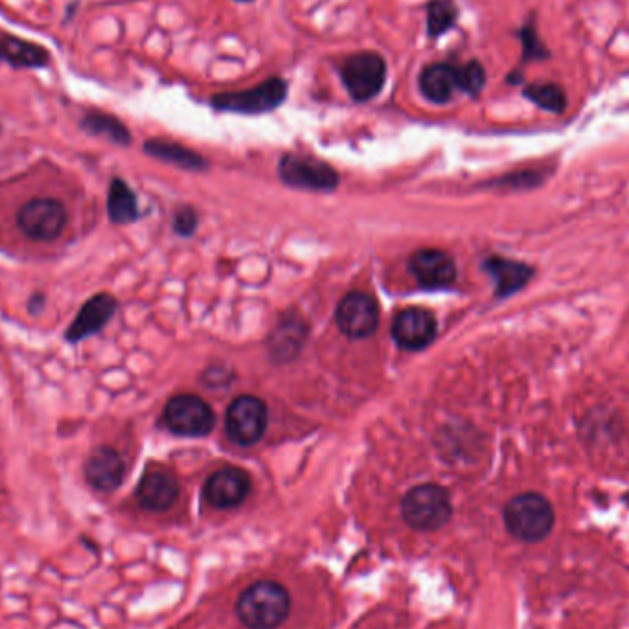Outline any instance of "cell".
Returning a JSON list of instances; mask_svg holds the SVG:
<instances>
[{
    "label": "cell",
    "instance_id": "1",
    "mask_svg": "<svg viewBox=\"0 0 629 629\" xmlns=\"http://www.w3.org/2000/svg\"><path fill=\"white\" fill-rule=\"evenodd\" d=\"M289 593L276 582H258L241 593L236 613L251 629H275L289 613Z\"/></svg>",
    "mask_w": 629,
    "mask_h": 629
},
{
    "label": "cell",
    "instance_id": "2",
    "mask_svg": "<svg viewBox=\"0 0 629 629\" xmlns=\"http://www.w3.org/2000/svg\"><path fill=\"white\" fill-rule=\"evenodd\" d=\"M554 508L539 493H521L504 508V525L519 541L538 543L554 528Z\"/></svg>",
    "mask_w": 629,
    "mask_h": 629
},
{
    "label": "cell",
    "instance_id": "3",
    "mask_svg": "<svg viewBox=\"0 0 629 629\" xmlns=\"http://www.w3.org/2000/svg\"><path fill=\"white\" fill-rule=\"evenodd\" d=\"M387 61L374 50L348 54L339 63V76L344 89L355 103L372 102L387 83Z\"/></svg>",
    "mask_w": 629,
    "mask_h": 629
},
{
    "label": "cell",
    "instance_id": "4",
    "mask_svg": "<svg viewBox=\"0 0 629 629\" xmlns=\"http://www.w3.org/2000/svg\"><path fill=\"white\" fill-rule=\"evenodd\" d=\"M289 83L280 76H271L245 91L218 92L210 96V105L221 113L236 115H265L286 103Z\"/></svg>",
    "mask_w": 629,
    "mask_h": 629
},
{
    "label": "cell",
    "instance_id": "5",
    "mask_svg": "<svg viewBox=\"0 0 629 629\" xmlns=\"http://www.w3.org/2000/svg\"><path fill=\"white\" fill-rule=\"evenodd\" d=\"M451 501L442 486L422 484L412 488L401 501V514L416 530H438L451 517Z\"/></svg>",
    "mask_w": 629,
    "mask_h": 629
},
{
    "label": "cell",
    "instance_id": "6",
    "mask_svg": "<svg viewBox=\"0 0 629 629\" xmlns=\"http://www.w3.org/2000/svg\"><path fill=\"white\" fill-rule=\"evenodd\" d=\"M69 214L58 199L37 197L24 203L17 212V225L24 236L34 241H54L67 229Z\"/></svg>",
    "mask_w": 629,
    "mask_h": 629
},
{
    "label": "cell",
    "instance_id": "7",
    "mask_svg": "<svg viewBox=\"0 0 629 629\" xmlns=\"http://www.w3.org/2000/svg\"><path fill=\"white\" fill-rule=\"evenodd\" d=\"M164 422L175 435L205 436L212 431L216 418L205 400L194 394H181L168 401Z\"/></svg>",
    "mask_w": 629,
    "mask_h": 629
},
{
    "label": "cell",
    "instance_id": "8",
    "mask_svg": "<svg viewBox=\"0 0 629 629\" xmlns=\"http://www.w3.org/2000/svg\"><path fill=\"white\" fill-rule=\"evenodd\" d=\"M284 183L302 190L328 192L339 184V175L330 164L297 153H287L278 164Z\"/></svg>",
    "mask_w": 629,
    "mask_h": 629
},
{
    "label": "cell",
    "instance_id": "9",
    "mask_svg": "<svg viewBox=\"0 0 629 629\" xmlns=\"http://www.w3.org/2000/svg\"><path fill=\"white\" fill-rule=\"evenodd\" d=\"M267 407L254 396H240L227 411V435L238 446H252L265 433Z\"/></svg>",
    "mask_w": 629,
    "mask_h": 629
},
{
    "label": "cell",
    "instance_id": "10",
    "mask_svg": "<svg viewBox=\"0 0 629 629\" xmlns=\"http://www.w3.org/2000/svg\"><path fill=\"white\" fill-rule=\"evenodd\" d=\"M335 319L344 335L352 339H365L378 328V304L370 295L354 291L341 300Z\"/></svg>",
    "mask_w": 629,
    "mask_h": 629
},
{
    "label": "cell",
    "instance_id": "11",
    "mask_svg": "<svg viewBox=\"0 0 629 629\" xmlns=\"http://www.w3.org/2000/svg\"><path fill=\"white\" fill-rule=\"evenodd\" d=\"M251 492V477L240 468H223L212 473L205 484V499L216 508H234Z\"/></svg>",
    "mask_w": 629,
    "mask_h": 629
},
{
    "label": "cell",
    "instance_id": "12",
    "mask_svg": "<svg viewBox=\"0 0 629 629\" xmlns=\"http://www.w3.org/2000/svg\"><path fill=\"white\" fill-rule=\"evenodd\" d=\"M116 308H118V302L109 293H100L89 298L81 306L74 322L70 324L69 330L65 333V339L70 344H78L102 332L105 324L113 319Z\"/></svg>",
    "mask_w": 629,
    "mask_h": 629
},
{
    "label": "cell",
    "instance_id": "13",
    "mask_svg": "<svg viewBox=\"0 0 629 629\" xmlns=\"http://www.w3.org/2000/svg\"><path fill=\"white\" fill-rule=\"evenodd\" d=\"M392 335L405 350H422L435 341V317L422 308H407L392 322Z\"/></svg>",
    "mask_w": 629,
    "mask_h": 629
},
{
    "label": "cell",
    "instance_id": "14",
    "mask_svg": "<svg viewBox=\"0 0 629 629\" xmlns=\"http://www.w3.org/2000/svg\"><path fill=\"white\" fill-rule=\"evenodd\" d=\"M179 482L168 469L151 468L138 482L137 499L146 510L164 512L172 508L179 497Z\"/></svg>",
    "mask_w": 629,
    "mask_h": 629
},
{
    "label": "cell",
    "instance_id": "15",
    "mask_svg": "<svg viewBox=\"0 0 629 629\" xmlns=\"http://www.w3.org/2000/svg\"><path fill=\"white\" fill-rule=\"evenodd\" d=\"M126 475V464L113 447H96L85 462V479L98 492H113Z\"/></svg>",
    "mask_w": 629,
    "mask_h": 629
},
{
    "label": "cell",
    "instance_id": "16",
    "mask_svg": "<svg viewBox=\"0 0 629 629\" xmlns=\"http://www.w3.org/2000/svg\"><path fill=\"white\" fill-rule=\"evenodd\" d=\"M411 271L416 280L429 289L451 286L457 278V265L453 258L436 249L416 252L411 258Z\"/></svg>",
    "mask_w": 629,
    "mask_h": 629
},
{
    "label": "cell",
    "instance_id": "17",
    "mask_svg": "<svg viewBox=\"0 0 629 629\" xmlns=\"http://www.w3.org/2000/svg\"><path fill=\"white\" fill-rule=\"evenodd\" d=\"M418 89L427 102L446 105L457 91V63L435 61L425 65L418 76Z\"/></svg>",
    "mask_w": 629,
    "mask_h": 629
},
{
    "label": "cell",
    "instance_id": "18",
    "mask_svg": "<svg viewBox=\"0 0 629 629\" xmlns=\"http://www.w3.org/2000/svg\"><path fill=\"white\" fill-rule=\"evenodd\" d=\"M2 63L15 70L46 69L52 61L50 50L19 35L2 32Z\"/></svg>",
    "mask_w": 629,
    "mask_h": 629
},
{
    "label": "cell",
    "instance_id": "19",
    "mask_svg": "<svg viewBox=\"0 0 629 629\" xmlns=\"http://www.w3.org/2000/svg\"><path fill=\"white\" fill-rule=\"evenodd\" d=\"M484 269L495 280L497 297L499 298L510 297L517 291H521L534 276V269L530 265L521 264L515 260H506V258H497V256L486 260Z\"/></svg>",
    "mask_w": 629,
    "mask_h": 629
},
{
    "label": "cell",
    "instance_id": "20",
    "mask_svg": "<svg viewBox=\"0 0 629 629\" xmlns=\"http://www.w3.org/2000/svg\"><path fill=\"white\" fill-rule=\"evenodd\" d=\"M144 151L153 159L168 162L184 170H205L208 166V162L199 153L164 138H149L144 142Z\"/></svg>",
    "mask_w": 629,
    "mask_h": 629
},
{
    "label": "cell",
    "instance_id": "21",
    "mask_svg": "<svg viewBox=\"0 0 629 629\" xmlns=\"http://www.w3.org/2000/svg\"><path fill=\"white\" fill-rule=\"evenodd\" d=\"M80 127L92 137L105 138V140L113 142L116 146H122V148L129 146L133 140L129 127L120 118L109 115V113H102V111L85 113L81 116Z\"/></svg>",
    "mask_w": 629,
    "mask_h": 629
},
{
    "label": "cell",
    "instance_id": "22",
    "mask_svg": "<svg viewBox=\"0 0 629 629\" xmlns=\"http://www.w3.org/2000/svg\"><path fill=\"white\" fill-rule=\"evenodd\" d=\"M107 212L115 225H129L137 221L138 201L135 192L122 179H113L107 195Z\"/></svg>",
    "mask_w": 629,
    "mask_h": 629
},
{
    "label": "cell",
    "instance_id": "23",
    "mask_svg": "<svg viewBox=\"0 0 629 629\" xmlns=\"http://www.w3.org/2000/svg\"><path fill=\"white\" fill-rule=\"evenodd\" d=\"M308 333L306 324L302 322V319H291L287 317L282 321V324L276 328L269 346H271V352L275 355L276 359L280 361H289L291 357L297 355L298 350L302 348L304 343V337Z\"/></svg>",
    "mask_w": 629,
    "mask_h": 629
},
{
    "label": "cell",
    "instance_id": "24",
    "mask_svg": "<svg viewBox=\"0 0 629 629\" xmlns=\"http://www.w3.org/2000/svg\"><path fill=\"white\" fill-rule=\"evenodd\" d=\"M458 6L455 0H429L425 6L427 19V35L438 39L451 32L458 23Z\"/></svg>",
    "mask_w": 629,
    "mask_h": 629
},
{
    "label": "cell",
    "instance_id": "25",
    "mask_svg": "<svg viewBox=\"0 0 629 629\" xmlns=\"http://www.w3.org/2000/svg\"><path fill=\"white\" fill-rule=\"evenodd\" d=\"M523 96L528 102L538 105L539 109L549 111L554 115H561L567 109V94L561 89L558 83L552 81H536V83H528L523 89Z\"/></svg>",
    "mask_w": 629,
    "mask_h": 629
},
{
    "label": "cell",
    "instance_id": "26",
    "mask_svg": "<svg viewBox=\"0 0 629 629\" xmlns=\"http://www.w3.org/2000/svg\"><path fill=\"white\" fill-rule=\"evenodd\" d=\"M486 81V69L479 59L457 63V91L468 94L469 98H479L486 87Z\"/></svg>",
    "mask_w": 629,
    "mask_h": 629
},
{
    "label": "cell",
    "instance_id": "27",
    "mask_svg": "<svg viewBox=\"0 0 629 629\" xmlns=\"http://www.w3.org/2000/svg\"><path fill=\"white\" fill-rule=\"evenodd\" d=\"M519 39H521V45H523V56H521L523 65L532 63V61H543V59L550 58L547 46L543 45V41L539 37L534 17H530L527 23L523 24V28L519 30Z\"/></svg>",
    "mask_w": 629,
    "mask_h": 629
},
{
    "label": "cell",
    "instance_id": "28",
    "mask_svg": "<svg viewBox=\"0 0 629 629\" xmlns=\"http://www.w3.org/2000/svg\"><path fill=\"white\" fill-rule=\"evenodd\" d=\"M197 227V216H195L194 210L190 208H183L177 212L175 221H173V229L177 230L179 234L183 236H190Z\"/></svg>",
    "mask_w": 629,
    "mask_h": 629
},
{
    "label": "cell",
    "instance_id": "29",
    "mask_svg": "<svg viewBox=\"0 0 629 629\" xmlns=\"http://www.w3.org/2000/svg\"><path fill=\"white\" fill-rule=\"evenodd\" d=\"M45 308V295H41V293H35L34 297L28 300V311L32 313V315H39L41 311Z\"/></svg>",
    "mask_w": 629,
    "mask_h": 629
},
{
    "label": "cell",
    "instance_id": "30",
    "mask_svg": "<svg viewBox=\"0 0 629 629\" xmlns=\"http://www.w3.org/2000/svg\"><path fill=\"white\" fill-rule=\"evenodd\" d=\"M78 6H80V2L76 0L74 4H70L69 8H67V15H65V19H63V23H69L70 19L76 15V10H78Z\"/></svg>",
    "mask_w": 629,
    "mask_h": 629
},
{
    "label": "cell",
    "instance_id": "31",
    "mask_svg": "<svg viewBox=\"0 0 629 629\" xmlns=\"http://www.w3.org/2000/svg\"><path fill=\"white\" fill-rule=\"evenodd\" d=\"M2 45L4 43H2V32H0V65H2Z\"/></svg>",
    "mask_w": 629,
    "mask_h": 629
},
{
    "label": "cell",
    "instance_id": "32",
    "mask_svg": "<svg viewBox=\"0 0 629 629\" xmlns=\"http://www.w3.org/2000/svg\"><path fill=\"white\" fill-rule=\"evenodd\" d=\"M234 2H240V4H252L254 0H234Z\"/></svg>",
    "mask_w": 629,
    "mask_h": 629
}]
</instances>
